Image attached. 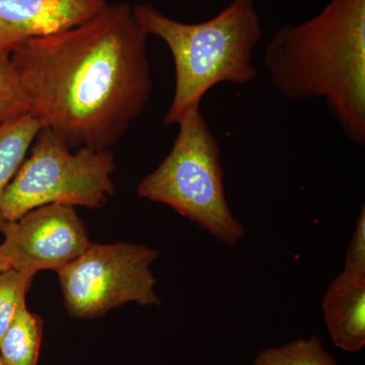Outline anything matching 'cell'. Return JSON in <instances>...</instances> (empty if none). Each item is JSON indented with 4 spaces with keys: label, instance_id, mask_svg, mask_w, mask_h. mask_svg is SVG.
Listing matches in <instances>:
<instances>
[{
    "label": "cell",
    "instance_id": "1",
    "mask_svg": "<svg viewBox=\"0 0 365 365\" xmlns=\"http://www.w3.org/2000/svg\"><path fill=\"white\" fill-rule=\"evenodd\" d=\"M148 37L133 6L121 1L21 46L9 58L31 114L71 148L111 150L150 102Z\"/></svg>",
    "mask_w": 365,
    "mask_h": 365
},
{
    "label": "cell",
    "instance_id": "2",
    "mask_svg": "<svg viewBox=\"0 0 365 365\" xmlns=\"http://www.w3.org/2000/svg\"><path fill=\"white\" fill-rule=\"evenodd\" d=\"M263 61L283 97L322 98L344 135L364 145L365 0H330L311 20L281 26Z\"/></svg>",
    "mask_w": 365,
    "mask_h": 365
},
{
    "label": "cell",
    "instance_id": "3",
    "mask_svg": "<svg viewBox=\"0 0 365 365\" xmlns=\"http://www.w3.org/2000/svg\"><path fill=\"white\" fill-rule=\"evenodd\" d=\"M141 30L165 43L174 60V96L163 122L177 125L220 83L245 86L256 79L253 52L263 38L254 0H232L210 20L182 23L150 4L133 6Z\"/></svg>",
    "mask_w": 365,
    "mask_h": 365
},
{
    "label": "cell",
    "instance_id": "4",
    "mask_svg": "<svg viewBox=\"0 0 365 365\" xmlns=\"http://www.w3.org/2000/svg\"><path fill=\"white\" fill-rule=\"evenodd\" d=\"M167 158L137 187L141 198L165 204L227 246H237L245 228L228 205L222 148L200 111L190 108Z\"/></svg>",
    "mask_w": 365,
    "mask_h": 365
},
{
    "label": "cell",
    "instance_id": "5",
    "mask_svg": "<svg viewBox=\"0 0 365 365\" xmlns=\"http://www.w3.org/2000/svg\"><path fill=\"white\" fill-rule=\"evenodd\" d=\"M72 150L49 129H41L30 157L0 195V213L6 222L49 204L98 208L114 195L112 150Z\"/></svg>",
    "mask_w": 365,
    "mask_h": 365
},
{
    "label": "cell",
    "instance_id": "6",
    "mask_svg": "<svg viewBox=\"0 0 365 365\" xmlns=\"http://www.w3.org/2000/svg\"><path fill=\"white\" fill-rule=\"evenodd\" d=\"M155 249L130 242L91 244L85 253L58 271L67 312L93 319L127 302L158 306L150 266Z\"/></svg>",
    "mask_w": 365,
    "mask_h": 365
},
{
    "label": "cell",
    "instance_id": "7",
    "mask_svg": "<svg viewBox=\"0 0 365 365\" xmlns=\"http://www.w3.org/2000/svg\"><path fill=\"white\" fill-rule=\"evenodd\" d=\"M0 253L9 267L35 275L66 267L91 246L85 225L72 206L49 204L2 227Z\"/></svg>",
    "mask_w": 365,
    "mask_h": 365
},
{
    "label": "cell",
    "instance_id": "8",
    "mask_svg": "<svg viewBox=\"0 0 365 365\" xmlns=\"http://www.w3.org/2000/svg\"><path fill=\"white\" fill-rule=\"evenodd\" d=\"M106 0H0V54L86 23Z\"/></svg>",
    "mask_w": 365,
    "mask_h": 365
},
{
    "label": "cell",
    "instance_id": "9",
    "mask_svg": "<svg viewBox=\"0 0 365 365\" xmlns=\"http://www.w3.org/2000/svg\"><path fill=\"white\" fill-rule=\"evenodd\" d=\"M324 319L334 345L359 352L365 345V277L341 272L322 302Z\"/></svg>",
    "mask_w": 365,
    "mask_h": 365
},
{
    "label": "cell",
    "instance_id": "10",
    "mask_svg": "<svg viewBox=\"0 0 365 365\" xmlns=\"http://www.w3.org/2000/svg\"><path fill=\"white\" fill-rule=\"evenodd\" d=\"M42 126L31 113L0 126V195L25 162ZM6 222L0 213V232Z\"/></svg>",
    "mask_w": 365,
    "mask_h": 365
},
{
    "label": "cell",
    "instance_id": "11",
    "mask_svg": "<svg viewBox=\"0 0 365 365\" xmlns=\"http://www.w3.org/2000/svg\"><path fill=\"white\" fill-rule=\"evenodd\" d=\"M43 336V321L21 304L0 341L4 365H38Z\"/></svg>",
    "mask_w": 365,
    "mask_h": 365
},
{
    "label": "cell",
    "instance_id": "12",
    "mask_svg": "<svg viewBox=\"0 0 365 365\" xmlns=\"http://www.w3.org/2000/svg\"><path fill=\"white\" fill-rule=\"evenodd\" d=\"M255 365H339L332 354L327 352L323 342L313 336L258 353Z\"/></svg>",
    "mask_w": 365,
    "mask_h": 365
},
{
    "label": "cell",
    "instance_id": "13",
    "mask_svg": "<svg viewBox=\"0 0 365 365\" xmlns=\"http://www.w3.org/2000/svg\"><path fill=\"white\" fill-rule=\"evenodd\" d=\"M30 113L20 76L9 55L0 54V126Z\"/></svg>",
    "mask_w": 365,
    "mask_h": 365
},
{
    "label": "cell",
    "instance_id": "14",
    "mask_svg": "<svg viewBox=\"0 0 365 365\" xmlns=\"http://www.w3.org/2000/svg\"><path fill=\"white\" fill-rule=\"evenodd\" d=\"M33 274L9 268L0 271V341L21 304L32 283Z\"/></svg>",
    "mask_w": 365,
    "mask_h": 365
},
{
    "label": "cell",
    "instance_id": "15",
    "mask_svg": "<svg viewBox=\"0 0 365 365\" xmlns=\"http://www.w3.org/2000/svg\"><path fill=\"white\" fill-rule=\"evenodd\" d=\"M343 273L365 277V208L362 206L356 227L348 246Z\"/></svg>",
    "mask_w": 365,
    "mask_h": 365
},
{
    "label": "cell",
    "instance_id": "16",
    "mask_svg": "<svg viewBox=\"0 0 365 365\" xmlns=\"http://www.w3.org/2000/svg\"><path fill=\"white\" fill-rule=\"evenodd\" d=\"M11 268L9 267V263L4 257L2 256L1 253H0V271L6 270V269Z\"/></svg>",
    "mask_w": 365,
    "mask_h": 365
},
{
    "label": "cell",
    "instance_id": "17",
    "mask_svg": "<svg viewBox=\"0 0 365 365\" xmlns=\"http://www.w3.org/2000/svg\"><path fill=\"white\" fill-rule=\"evenodd\" d=\"M0 365H4V364H2L1 359H0Z\"/></svg>",
    "mask_w": 365,
    "mask_h": 365
}]
</instances>
